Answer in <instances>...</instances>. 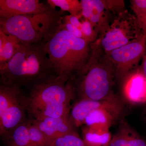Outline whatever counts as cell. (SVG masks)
Instances as JSON below:
<instances>
[{
	"mask_svg": "<svg viewBox=\"0 0 146 146\" xmlns=\"http://www.w3.org/2000/svg\"><path fill=\"white\" fill-rule=\"evenodd\" d=\"M44 44L21 43L11 59L0 66V82L16 84L25 90L56 75Z\"/></svg>",
	"mask_w": 146,
	"mask_h": 146,
	"instance_id": "cell-1",
	"label": "cell"
},
{
	"mask_svg": "<svg viewBox=\"0 0 146 146\" xmlns=\"http://www.w3.org/2000/svg\"><path fill=\"white\" fill-rule=\"evenodd\" d=\"M91 44L85 39L74 36L61 24L44 44L45 51L56 75L70 79L77 76L91 57Z\"/></svg>",
	"mask_w": 146,
	"mask_h": 146,
	"instance_id": "cell-2",
	"label": "cell"
},
{
	"mask_svg": "<svg viewBox=\"0 0 146 146\" xmlns=\"http://www.w3.org/2000/svg\"><path fill=\"white\" fill-rule=\"evenodd\" d=\"M64 12L52 8L43 13L0 18V29L24 44L46 43L63 23Z\"/></svg>",
	"mask_w": 146,
	"mask_h": 146,
	"instance_id": "cell-3",
	"label": "cell"
},
{
	"mask_svg": "<svg viewBox=\"0 0 146 146\" xmlns=\"http://www.w3.org/2000/svg\"><path fill=\"white\" fill-rule=\"evenodd\" d=\"M92 50L89 62L74 79L78 99L102 100L114 96L113 65L104 54Z\"/></svg>",
	"mask_w": 146,
	"mask_h": 146,
	"instance_id": "cell-4",
	"label": "cell"
},
{
	"mask_svg": "<svg viewBox=\"0 0 146 146\" xmlns=\"http://www.w3.org/2000/svg\"><path fill=\"white\" fill-rule=\"evenodd\" d=\"M25 90L24 102L30 119L48 108L70 105L76 97L74 79L62 76H52Z\"/></svg>",
	"mask_w": 146,
	"mask_h": 146,
	"instance_id": "cell-5",
	"label": "cell"
},
{
	"mask_svg": "<svg viewBox=\"0 0 146 146\" xmlns=\"http://www.w3.org/2000/svg\"><path fill=\"white\" fill-rule=\"evenodd\" d=\"M143 34L137 17L125 9L118 14L104 33L91 43V48L105 54L133 42Z\"/></svg>",
	"mask_w": 146,
	"mask_h": 146,
	"instance_id": "cell-6",
	"label": "cell"
},
{
	"mask_svg": "<svg viewBox=\"0 0 146 146\" xmlns=\"http://www.w3.org/2000/svg\"><path fill=\"white\" fill-rule=\"evenodd\" d=\"M146 49V36L143 34L133 42L104 55L113 65L115 78L121 80L138 68Z\"/></svg>",
	"mask_w": 146,
	"mask_h": 146,
	"instance_id": "cell-7",
	"label": "cell"
},
{
	"mask_svg": "<svg viewBox=\"0 0 146 146\" xmlns=\"http://www.w3.org/2000/svg\"><path fill=\"white\" fill-rule=\"evenodd\" d=\"M101 108H123L122 100L116 95L102 100L78 99L71 108L69 121L74 127H79L90 113Z\"/></svg>",
	"mask_w": 146,
	"mask_h": 146,
	"instance_id": "cell-8",
	"label": "cell"
},
{
	"mask_svg": "<svg viewBox=\"0 0 146 146\" xmlns=\"http://www.w3.org/2000/svg\"><path fill=\"white\" fill-rule=\"evenodd\" d=\"M123 98L132 104L146 103V77L138 68L127 74L121 80Z\"/></svg>",
	"mask_w": 146,
	"mask_h": 146,
	"instance_id": "cell-9",
	"label": "cell"
},
{
	"mask_svg": "<svg viewBox=\"0 0 146 146\" xmlns=\"http://www.w3.org/2000/svg\"><path fill=\"white\" fill-rule=\"evenodd\" d=\"M39 0H0V18L43 13L52 9Z\"/></svg>",
	"mask_w": 146,
	"mask_h": 146,
	"instance_id": "cell-10",
	"label": "cell"
},
{
	"mask_svg": "<svg viewBox=\"0 0 146 146\" xmlns=\"http://www.w3.org/2000/svg\"><path fill=\"white\" fill-rule=\"evenodd\" d=\"M80 2L82 17L90 21L99 36L104 33L110 24L108 15V12L110 11L106 1L81 0Z\"/></svg>",
	"mask_w": 146,
	"mask_h": 146,
	"instance_id": "cell-11",
	"label": "cell"
},
{
	"mask_svg": "<svg viewBox=\"0 0 146 146\" xmlns=\"http://www.w3.org/2000/svg\"><path fill=\"white\" fill-rule=\"evenodd\" d=\"M25 96V93L12 102L4 113L0 116V134L2 138L26 121Z\"/></svg>",
	"mask_w": 146,
	"mask_h": 146,
	"instance_id": "cell-12",
	"label": "cell"
},
{
	"mask_svg": "<svg viewBox=\"0 0 146 146\" xmlns=\"http://www.w3.org/2000/svg\"><path fill=\"white\" fill-rule=\"evenodd\" d=\"M32 119L39 129L52 141L75 131L74 127L70 122L68 118L46 117Z\"/></svg>",
	"mask_w": 146,
	"mask_h": 146,
	"instance_id": "cell-13",
	"label": "cell"
},
{
	"mask_svg": "<svg viewBox=\"0 0 146 146\" xmlns=\"http://www.w3.org/2000/svg\"><path fill=\"white\" fill-rule=\"evenodd\" d=\"M123 108H101L86 117L83 125L92 129H110L121 115Z\"/></svg>",
	"mask_w": 146,
	"mask_h": 146,
	"instance_id": "cell-14",
	"label": "cell"
},
{
	"mask_svg": "<svg viewBox=\"0 0 146 146\" xmlns=\"http://www.w3.org/2000/svg\"><path fill=\"white\" fill-rule=\"evenodd\" d=\"M109 146H146V141L125 121L120 122Z\"/></svg>",
	"mask_w": 146,
	"mask_h": 146,
	"instance_id": "cell-15",
	"label": "cell"
},
{
	"mask_svg": "<svg viewBox=\"0 0 146 146\" xmlns=\"http://www.w3.org/2000/svg\"><path fill=\"white\" fill-rule=\"evenodd\" d=\"M82 139L88 146H109L112 134L109 129H92L84 126Z\"/></svg>",
	"mask_w": 146,
	"mask_h": 146,
	"instance_id": "cell-16",
	"label": "cell"
},
{
	"mask_svg": "<svg viewBox=\"0 0 146 146\" xmlns=\"http://www.w3.org/2000/svg\"><path fill=\"white\" fill-rule=\"evenodd\" d=\"M3 138L5 146H31L27 121L18 125Z\"/></svg>",
	"mask_w": 146,
	"mask_h": 146,
	"instance_id": "cell-17",
	"label": "cell"
},
{
	"mask_svg": "<svg viewBox=\"0 0 146 146\" xmlns=\"http://www.w3.org/2000/svg\"><path fill=\"white\" fill-rule=\"evenodd\" d=\"M21 42L15 36L6 34L4 44L0 48V66L8 62L17 52Z\"/></svg>",
	"mask_w": 146,
	"mask_h": 146,
	"instance_id": "cell-18",
	"label": "cell"
},
{
	"mask_svg": "<svg viewBox=\"0 0 146 146\" xmlns=\"http://www.w3.org/2000/svg\"><path fill=\"white\" fill-rule=\"evenodd\" d=\"M31 146H50L52 141L39 129L33 120H27Z\"/></svg>",
	"mask_w": 146,
	"mask_h": 146,
	"instance_id": "cell-19",
	"label": "cell"
},
{
	"mask_svg": "<svg viewBox=\"0 0 146 146\" xmlns=\"http://www.w3.org/2000/svg\"><path fill=\"white\" fill-rule=\"evenodd\" d=\"M47 1L52 8L59 7L61 11H68L70 15L82 16L81 2L78 0H48Z\"/></svg>",
	"mask_w": 146,
	"mask_h": 146,
	"instance_id": "cell-20",
	"label": "cell"
},
{
	"mask_svg": "<svg viewBox=\"0 0 146 146\" xmlns=\"http://www.w3.org/2000/svg\"><path fill=\"white\" fill-rule=\"evenodd\" d=\"M50 146H88L76 132L66 134L52 141Z\"/></svg>",
	"mask_w": 146,
	"mask_h": 146,
	"instance_id": "cell-21",
	"label": "cell"
},
{
	"mask_svg": "<svg viewBox=\"0 0 146 146\" xmlns=\"http://www.w3.org/2000/svg\"><path fill=\"white\" fill-rule=\"evenodd\" d=\"M80 30L85 40L90 43H94L98 38L99 34L96 31L94 26L87 19L84 18V20L81 21Z\"/></svg>",
	"mask_w": 146,
	"mask_h": 146,
	"instance_id": "cell-22",
	"label": "cell"
},
{
	"mask_svg": "<svg viewBox=\"0 0 146 146\" xmlns=\"http://www.w3.org/2000/svg\"><path fill=\"white\" fill-rule=\"evenodd\" d=\"M131 7L136 17L146 15V0H132Z\"/></svg>",
	"mask_w": 146,
	"mask_h": 146,
	"instance_id": "cell-23",
	"label": "cell"
},
{
	"mask_svg": "<svg viewBox=\"0 0 146 146\" xmlns=\"http://www.w3.org/2000/svg\"><path fill=\"white\" fill-rule=\"evenodd\" d=\"M63 25L64 28L74 36L85 40L83 33L80 29L72 25L65 21H63Z\"/></svg>",
	"mask_w": 146,
	"mask_h": 146,
	"instance_id": "cell-24",
	"label": "cell"
},
{
	"mask_svg": "<svg viewBox=\"0 0 146 146\" xmlns=\"http://www.w3.org/2000/svg\"><path fill=\"white\" fill-rule=\"evenodd\" d=\"M82 16H76L74 15H66L64 16L63 21L68 22L72 25L80 29L81 26V22L80 21V19L81 18Z\"/></svg>",
	"mask_w": 146,
	"mask_h": 146,
	"instance_id": "cell-25",
	"label": "cell"
},
{
	"mask_svg": "<svg viewBox=\"0 0 146 146\" xmlns=\"http://www.w3.org/2000/svg\"><path fill=\"white\" fill-rule=\"evenodd\" d=\"M139 25L146 36V15L137 17Z\"/></svg>",
	"mask_w": 146,
	"mask_h": 146,
	"instance_id": "cell-26",
	"label": "cell"
},
{
	"mask_svg": "<svg viewBox=\"0 0 146 146\" xmlns=\"http://www.w3.org/2000/svg\"><path fill=\"white\" fill-rule=\"evenodd\" d=\"M139 68L141 72L146 77V49L145 52L142 60V63Z\"/></svg>",
	"mask_w": 146,
	"mask_h": 146,
	"instance_id": "cell-27",
	"label": "cell"
},
{
	"mask_svg": "<svg viewBox=\"0 0 146 146\" xmlns=\"http://www.w3.org/2000/svg\"><path fill=\"white\" fill-rule=\"evenodd\" d=\"M145 119L146 121V110L145 111Z\"/></svg>",
	"mask_w": 146,
	"mask_h": 146,
	"instance_id": "cell-28",
	"label": "cell"
}]
</instances>
